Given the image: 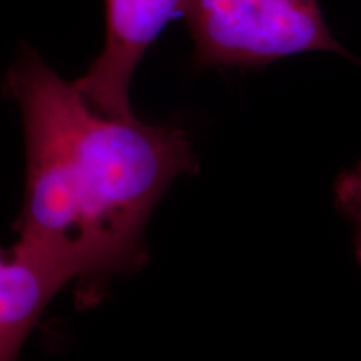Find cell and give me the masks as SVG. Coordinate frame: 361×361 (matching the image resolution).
Returning a JSON list of instances; mask_svg holds the SVG:
<instances>
[{"label": "cell", "mask_w": 361, "mask_h": 361, "mask_svg": "<svg viewBox=\"0 0 361 361\" xmlns=\"http://www.w3.org/2000/svg\"><path fill=\"white\" fill-rule=\"evenodd\" d=\"M2 87L19 107L25 142L16 246L61 269L79 306H94L112 278L146 263L152 211L174 179L196 173L188 134L102 114L27 44Z\"/></svg>", "instance_id": "1"}, {"label": "cell", "mask_w": 361, "mask_h": 361, "mask_svg": "<svg viewBox=\"0 0 361 361\" xmlns=\"http://www.w3.org/2000/svg\"><path fill=\"white\" fill-rule=\"evenodd\" d=\"M194 44V66L263 67L296 54L348 56L318 0H179Z\"/></svg>", "instance_id": "2"}, {"label": "cell", "mask_w": 361, "mask_h": 361, "mask_svg": "<svg viewBox=\"0 0 361 361\" xmlns=\"http://www.w3.org/2000/svg\"><path fill=\"white\" fill-rule=\"evenodd\" d=\"M106 39L82 78L74 80L94 109L134 117L130 84L137 66L164 27L179 16V0H104Z\"/></svg>", "instance_id": "3"}, {"label": "cell", "mask_w": 361, "mask_h": 361, "mask_svg": "<svg viewBox=\"0 0 361 361\" xmlns=\"http://www.w3.org/2000/svg\"><path fill=\"white\" fill-rule=\"evenodd\" d=\"M71 279L56 266L0 246V361H17L54 296Z\"/></svg>", "instance_id": "4"}, {"label": "cell", "mask_w": 361, "mask_h": 361, "mask_svg": "<svg viewBox=\"0 0 361 361\" xmlns=\"http://www.w3.org/2000/svg\"><path fill=\"white\" fill-rule=\"evenodd\" d=\"M336 206L353 226L355 255L361 266V161L336 179Z\"/></svg>", "instance_id": "5"}]
</instances>
